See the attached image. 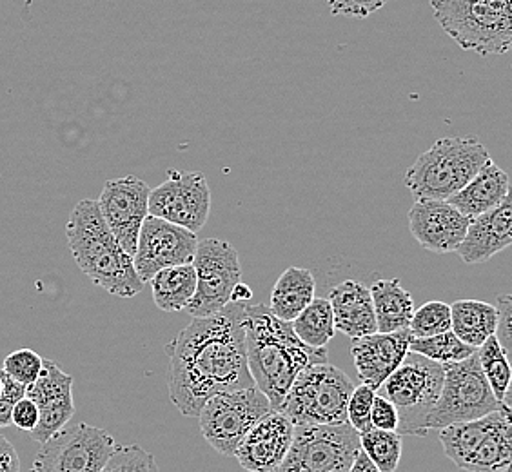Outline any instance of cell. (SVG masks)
<instances>
[{"label": "cell", "mask_w": 512, "mask_h": 472, "mask_svg": "<svg viewBox=\"0 0 512 472\" xmlns=\"http://www.w3.org/2000/svg\"><path fill=\"white\" fill-rule=\"evenodd\" d=\"M511 418H503L465 460L462 471L511 472Z\"/></svg>", "instance_id": "cell-28"}, {"label": "cell", "mask_w": 512, "mask_h": 472, "mask_svg": "<svg viewBox=\"0 0 512 472\" xmlns=\"http://www.w3.org/2000/svg\"><path fill=\"white\" fill-rule=\"evenodd\" d=\"M198 238L184 227L148 215L138 233L133 264L138 278L148 284L158 271L193 264Z\"/></svg>", "instance_id": "cell-14"}, {"label": "cell", "mask_w": 512, "mask_h": 472, "mask_svg": "<svg viewBox=\"0 0 512 472\" xmlns=\"http://www.w3.org/2000/svg\"><path fill=\"white\" fill-rule=\"evenodd\" d=\"M66 238L80 271L95 286L119 298H131L144 289L133 258L109 231L97 200L84 198L73 207L66 226Z\"/></svg>", "instance_id": "cell-3"}, {"label": "cell", "mask_w": 512, "mask_h": 472, "mask_svg": "<svg viewBox=\"0 0 512 472\" xmlns=\"http://www.w3.org/2000/svg\"><path fill=\"white\" fill-rule=\"evenodd\" d=\"M360 449L380 472H394L402 458V436L393 431L371 429L360 434Z\"/></svg>", "instance_id": "cell-32"}, {"label": "cell", "mask_w": 512, "mask_h": 472, "mask_svg": "<svg viewBox=\"0 0 512 472\" xmlns=\"http://www.w3.org/2000/svg\"><path fill=\"white\" fill-rule=\"evenodd\" d=\"M369 291L378 333H396L409 329L414 313V300L398 278L378 280Z\"/></svg>", "instance_id": "cell-23"}, {"label": "cell", "mask_w": 512, "mask_h": 472, "mask_svg": "<svg viewBox=\"0 0 512 472\" xmlns=\"http://www.w3.org/2000/svg\"><path fill=\"white\" fill-rule=\"evenodd\" d=\"M153 300L160 311L178 313L186 311L189 302L197 291V273L193 264L188 266L168 267L158 271L149 280Z\"/></svg>", "instance_id": "cell-27"}, {"label": "cell", "mask_w": 512, "mask_h": 472, "mask_svg": "<svg viewBox=\"0 0 512 472\" xmlns=\"http://www.w3.org/2000/svg\"><path fill=\"white\" fill-rule=\"evenodd\" d=\"M37 423H39V407L33 400L24 396L13 405L11 425H15V429H19L20 433H31L37 427Z\"/></svg>", "instance_id": "cell-41"}, {"label": "cell", "mask_w": 512, "mask_h": 472, "mask_svg": "<svg viewBox=\"0 0 512 472\" xmlns=\"http://www.w3.org/2000/svg\"><path fill=\"white\" fill-rule=\"evenodd\" d=\"M316 296V280L313 273L304 267H289L276 280L271 304V313L282 322H293Z\"/></svg>", "instance_id": "cell-24"}, {"label": "cell", "mask_w": 512, "mask_h": 472, "mask_svg": "<svg viewBox=\"0 0 512 472\" xmlns=\"http://www.w3.org/2000/svg\"><path fill=\"white\" fill-rule=\"evenodd\" d=\"M494 309H496V315H498L494 336H496L498 344L502 345L505 354L509 356L512 349V296H496Z\"/></svg>", "instance_id": "cell-37"}, {"label": "cell", "mask_w": 512, "mask_h": 472, "mask_svg": "<svg viewBox=\"0 0 512 472\" xmlns=\"http://www.w3.org/2000/svg\"><path fill=\"white\" fill-rule=\"evenodd\" d=\"M476 351L478 349H474L471 345L463 344L453 331L431 336V338H411L409 342V353L420 354L442 365L462 362L465 358L473 356Z\"/></svg>", "instance_id": "cell-31"}, {"label": "cell", "mask_w": 512, "mask_h": 472, "mask_svg": "<svg viewBox=\"0 0 512 472\" xmlns=\"http://www.w3.org/2000/svg\"><path fill=\"white\" fill-rule=\"evenodd\" d=\"M411 338L413 336L409 329H404L396 333H375L353 340L351 356L360 384L378 391L380 385L404 362L409 353Z\"/></svg>", "instance_id": "cell-19"}, {"label": "cell", "mask_w": 512, "mask_h": 472, "mask_svg": "<svg viewBox=\"0 0 512 472\" xmlns=\"http://www.w3.org/2000/svg\"><path fill=\"white\" fill-rule=\"evenodd\" d=\"M496 411H511V407H505L494 398L476 353L462 362L444 365V385L429 416V429L440 431Z\"/></svg>", "instance_id": "cell-8"}, {"label": "cell", "mask_w": 512, "mask_h": 472, "mask_svg": "<svg viewBox=\"0 0 512 472\" xmlns=\"http://www.w3.org/2000/svg\"><path fill=\"white\" fill-rule=\"evenodd\" d=\"M291 327L298 336V340L309 347H315V349L327 347L336 333L333 309L329 300L315 296L313 302L291 322Z\"/></svg>", "instance_id": "cell-29"}, {"label": "cell", "mask_w": 512, "mask_h": 472, "mask_svg": "<svg viewBox=\"0 0 512 472\" xmlns=\"http://www.w3.org/2000/svg\"><path fill=\"white\" fill-rule=\"evenodd\" d=\"M349 376L331 364H316L298 374L278 413L295 427L347 423V402L353 393Z\"/></svg>", "instance_id": "cell-7"}, {"label": "cell", "mask_w": 512, "mask_h": 472, "mask_svg": "<svg viewBox=\"0 0 512 472\" xmlns=\"http://www.w3.org/2000/svg\"><path fill=\"white\" fill-rule=\"evenodd\" d=\"M251 296H253L251 287H247L246 284L240 282V284L233 289V293H231V302H247Z\"/></svg>", "instance_id": "cell-44"}, {"label": "cell", "mask_w": 512, "mask_h": 472, "mask_svg": "<svg viewBox=\"0 0 512 472\" xmlns=\"http://www.w3.org/2000/svg\"><path fill=\"white\" fill-rule=\"evenodd\" d=\"M193 267L197 273V291L186 313L193 318L215 315L231 302L233 289L242 282L238 251L220 238L198 240Z\"/></svg>", "instance_id": "cell-12"}, {"label": "cell", "mask_w": 512, "mask_h": 472, "mask_svg": "<svg viewBox=\"0 0 512 472\" xmlns=\"http://www.w3.org/2000/svg\"><path fill=\"white\" fill-rule=\"evenodd\" d=\"M503 418H511V411H496L473 422L456 423L438 431L440 443L451 462L462 469L465 460L473 454L483 438L493 431Z\"/></svg>", "instance_id": "cell-25"}, {"label": "cell", "mask_w": 512, "mask_h": 472, "mask_svg": "<svg viewBox=\"0 0 512 472\" xmlns=\"http://www.w3.org/2000/svg\"><path fill=\"white\" fill-rule=\"evenodd\" d=\"M407 218L414 240L438 255L456 253L471 224L445 200H416Z\"/></svg>", "instance_id": "cell-17"}, {"label": "cell", "mask_w": 512, "mask_h": 472, "mask_svg": "<svg viewBox=\"0 0 512 472\" xmlns=\"http://www.w3.org/2000/svg\"><path fill=\"white\" fill-rule=\"evenodd\" d=\"M295 436V425L278 411H271L246 434L235 458L249 472H273L284 462Z\"/></svg>", "instance_id": "cell-18"}, {"label": "cell", "mask_w": 512, "mask_h": 472, "mask_svg": "<svg viewBox=\"0 0 512 472\" xmlns=\"http://www.w3.org/2000/svg\"><path fill=\"white\" fill-rule=\"evenodd\" d=\"M444 385V365L416 353H407L378 394L387 398L398 414L400 436H425L429 433V416L440 398Z\"/></svg>", "instance_id": "cell-6"}, {"label": "cell", "mask_w": 512, "mask_h": 472, "mask_svg": "<svg viewBox=\"0 0 512 472\" xmlns=\"http://www.w3.org/2000/svg\"><path fill=\"white\" fill-rule=\"evenodd\" d=\"M327 300L333 309L335 329L342 335L356 340L378 333L371 291L362 282L345 280L331 289Z\"/></svg>", "instance_id": "cell-21"}, {"label": "cell", "mask_w": 512, "mask_h": 472, "mask_svg": "<svg viewBox=\"0 0 512 472\" xmlns=\"http://www.w3.org/2000/svg\"><path fill=\"white\" fill-rule=\"evenodd\" d=\"M26 398L39 407V423L30 433L35 442H46L75 416L73 376L53 360L44 358L39 378L26 387Z\"/></svg>", "instance_id": "cell-16"}, {"label": "cell", "mask_w": 512, "mask_h": 472, "mask_svg": "<svg viewBox=\"0 0 512 472\" xmlns=\"http://www.w3.org/2000/svg\"><path fill=\"white\" fill-rule=\"evenodd\" d=\"M511 244L512 202L509 195L500 206L471 220L456 253L465 264L478 266L502 253Z\"/></svg>", "instance_id": "cell-20"}, {"label": "cell", "mask_w": 512, "mask_h": 472, "mask_svg": "<svg viewBox=\"0 0 512 472\" xmlns=\"http://www.w3.org/2000/svg\"><path fill=\"white\" fill-rule=\"evenodd\" d=\"M247 367L256 389L276 411L307 367L327 364V347L315 349L298 340L289 322L278 320L267 305H246Z\"/></svg>", "instance_id": "cell-2"}, {"label": "cell", "mask_w": 512, "mask_h": 472, "mask_svg": "<svg viewBox=\"0 0 512 472\" xmlns=\"http://www.w3.org/2000/svg\"><path fill=\"white\" fill-rule=\"evenodd\" d=\"M389 0H327L329 10L340 17L365 19L375 11L382 10Z\"/></svg>", "instance_id": "cell-38"}, {"label": "cell", "mask_w": 512, "mask_h": 472, "mask_svg": "<svg viewBox=\"0 0 512 472\" xmlns=\"http://www.w3.org/2000/svg\"><path fill=\"white\" fill-rule=\"evenodd\" d=\"M247 302H229L218 313L193 318L168 345L169 398L178 413L197 418L211 396L253 387L247 367Z\"/></svg>", "instance_id": "cell-1"}, {"label": "cell", "mask_w": 512, "mask_h": 472, "mask_svg": "<svg viewBox=\"0 0 512 472\" xmlns=\"http://www.w3.org/2000/svg\"><path fill=\"white\" fill-rule=\"evenodd\" d=\"M117 442L106 429L89 423H73L60 429L46 442L30 472H102Z\"/></svg>", "instance_id": "cell-11"}, {"label": "cell", "mask_w": 512, "mask_h": 472, "mask_svg": "<svg viewBox=\"0 0 512 472\" xmlns=\"http://www.w3.org/2000/svg\"><path fill=\"white\" fill-rule=\"evenodd\" d=\"M360 453V434L349 423L295 427L284 462L273 472H347Z\"/></svg>", "instance_id": "cell-10"}, {"label": "cell", "mask_w": 512, "mask_h": 472, "mask_svg": "<svg viewBox=\"0 0 512 472\" xmlns=\"http://www.w3.org/2000/svg\"><path fill=\"white\" fill-rule=\"evenodd\" d=\"M102 472H160L153 454L140 445H120L117 443L106 467Z\"/></svg>", "instance_id": "cell-34"}, {"label": "cell", "mask_w": 512, "mask_h": 472, "mask_svg": "<svg viewBox=\"0 0 512 472\" xmlns=\"http://www.w3.org/2000/svg\"><path fill=\"white\" fill-rule=\"evenodd\" d=\"M151 217L184 227L197 235L206 226L211 211V189L202 173L169 171V178L149 193Z\"/></svg>", "instance_id": "cell-13"}, {"label": "cell", "mask_w": 512, "mask_h": 472, "mask_svg": "<svg viewBox=\"0 0 512 472\" xmlns=\"http://www.w3.org/2000/svg\"><path fill=\"white\" fill-rule=\"evenodd\" d=\"M149 193L151 189L142 178H113L97 200L106 226L131 258L137 251L140 227L149 215Z\"/></svg>", "instance_id": "cell-15"}, {"label": "cell", "mask_w": 512, "mask_h": 472, "mask_svg": "<svg viewBox=\"0 0 512 472\" xmlns=\"http://www.w3.org/2000/svg\"><path fill=\"white\" fill-rule=\"evenodd\" d=\"M371 427L380 431H393L398 429V414L394 405L384 398L382 394H376L371 407Z\"/></svg>", "instance_id": "cell-40"}, {"label": "cell", "mask_w": 512, "mask_h": 472, "mask_svg": "<svg viewBox=\"0 0 512 472\" xmlns=\"http://www.w3.org/2000/svg\"><path fill=\"white\" fill-rule=\"evenodd\" d=\"M434 19L465 51L505 55L512 46L511 0H429Z\"/></svg>", "instance_id": "cell-5"}, {"label": "cell", "mask_w": 512, "mask_h": 472, "mask_svg": "<svg viewBox=\"0 0 512 472\" xmlns=\"http://www.w3.org/2000/svg\"><path fill=\"white\" fill-rule=\"evenodd\" d=\"M478 137H444L416 158L405 186L416 200H449L491 162Z\"/></svg>", "instance_id": "cell-4"}, {"label": "cell", "mask_w": 512, "mask_h": 472, "mask_svg": "<svg viewBox=\"0 0 512 472\" xmlns=\"http://www.w3.org/2000/svg\"><path fill=\"white\" fill-rule=\"evenodd\" d=\"M376 391L367 385H358L353 389L347 402V423L356 433L364 434L371 431V407L375 400Z\"/></svg>", "instance_id": "cell-36"}, {"label": "cell", "mask_w": 512, "mask_h": 472, "mask_svg": "<svg viewBox=\"0 0 512 472\" xmlns=\"http://www.w3.org/2000/svg\"><path fill=\"white\" fill-rule=\"evenodd\" d=\"M498 315L494 305L482 300H458L451 305V331L463 344L474 349L482 347L487 338L496 333Z\"/></svg>", "instance_id": "cell-26"}, {"label": "cell", "mask_w": 512, "mask_h": 472, "mask_svg": "<svg viewBox=\"0 0 512 472\" xmlns=\"http://www.w3.org/2000/svg\"><path fill=\"white\" fill-rule=\"evenodd\" d=\"M451 331V305L445 302H427L414 309L409 333L413 338H431Z\"/></svg>", "instance_id": "cell-33"}, {"label": "cell", "mask_w": 512, "mask_h": 472, "mask_svg": "<svg viewBox=\"0 0 512 472\" xmlns=\"http://www.w3.org/2000/svg\"><path fill=\"white\" fill-rule=\"evenodd\" d=\"M0 394H2V374H0Z\"/></svg>", "instance_id": "cell-45"}, {"label": "cell", "mask_w": 512, "mask_h": 472, "mask_svg": "<svg viewBox=\"0 0 512 472\" xmlns=\"http://www.w3.org/2000/svg\"><path fill=\"white\" fill-rule=\"evenodd\" d=\"M44 358L33 349H17L8 354L2 362V373L10 376L11 380L28 387L39 378Z\"/></svg>", "instance_id": "cell-35"}, {"label": "cell", "mask_w": 512, "mask_h": 472, "mask_svg": "<svg viewBox=\"0 0 512 472\" xmlns=\"http://www.w3.org/2000/svg\"><path fill=\"white\" fill-rule=\"evenodd\" d=\"M347 472H380L376 469L371 460L365 456L364 451L360 449V453L355 458V462L351 465V469Z\"/></svg>", "instance_id": "cell-43"}, {"label": "cell", "mask_w": 512, "mask_h": 472, "mask_svg": "<svg viewBox=\"0 0 512 472\" xmlns=\"http://www.w3.org/2000/svg\"><path fill=\"white\" fill-rule=\"evenodd\" d=\"M271 411L266 394L253 385L211 396L197 418L206 442L218 454L235 456L246 434Z\"/></svg>", "instance_id": "cell-9"}, {"label": "cell", "mask_w": 512, "mask_h": 472, "mask_svg": "<svg viewBox=\"0 0 512 472\" xmlns=\"http://www.w3.org/2000/svg\"><path fill=\"white\" fill-rule=\"evenodd\" d=\"M0 472H20V458L13 443L0 434Z\"/></svg>", "instance_id": "cell-42"}, {"label": "cell", "mask_w": 512, "mask_h": 472, "mask_svg": "<svg viewBox=\"0 0 512 472\" xmlns=\"http://www.w3.org/2000/svg\"><path fill=\"white\" fill-rule=\"evenodd\" d=\"M2 394H0V429L10 427L11 425V411L13 405L17 404L26 396V387L11 380L10 376L2 373Z\"/></svg>", "instance_id": "cell-39"}, {"label": "cell", "mask_w": 512, "mask_h": 472, "mask_svg": "<svg viewBox=\"0 0 512 472\" xmlns=\"http://www.w3.org/2000/svg\"><path fill=\"white\" fill-rule=\"evenodd\" d=\"M509 197V177L493 160L487 162L480 173L462 187L456 195L445 200L447 204L460 211L463 217H480L483 213L500 206Z\"/></svg>", "instance_id": "cell-22"}, {"label": "cell", "mask_w": 512, "mask_h": 472, "mask_svg": "<svg viewBox=\"0 0 512 472\" xmlns=\"http://www.w3.org/2000/svg\"><path fill=\"white\" fill-rule=\"evenodd\" d=\"M476 356L494 398L505 407H511V364L496 336L487 338L482 347H478Z\"/></svg>", "instance_id": "cell-30"}]
</instances>
